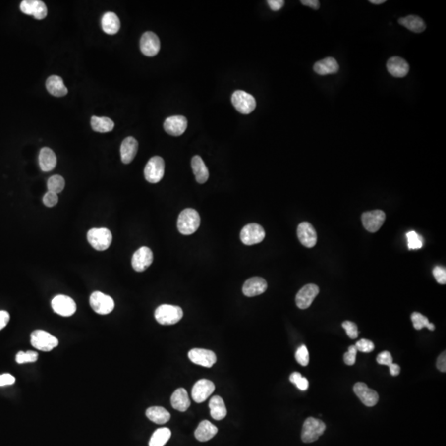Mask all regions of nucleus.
Segmentation results:
<instances>
[{
	"label": "nucleus",
	"mask_w": 446,
	"mask_h": 446,
	"mask_svg": "<svg viewBox=\"0 0 446 446\" xmlns=\"http://www.w3.org/2000/svg\"><path fill=\"white\" fill-rule=\"evenodd\" d=\"M200 225V216L193 208H186L178 216L177 226L181 234L192 235Z\"/></svg>",
	"instance_id": "nucleus-1"
},
{
	"label": "nucleus",
	"mask_w": 446,
	"mask_h": 446,
	"mask_svg": "<svg viewBox=\"0 0 446 446\" xmlns=\"http://www.w3.org/2000/svg\"><path fill=\"white\" fill-rule=\"evenodd\" d=\"M183 316V310L178 306L163 304L157 307L155 317L158 323L164 326L174 325L179 322Z\"/></svg>",
	"instance_id": "nucleus-2"
},
{
	"label": "nucleus",
	"mask_w": 446,
	"mask_h": 446,
	"mask_svg": "<svg viewBox=\"0 0 446 446\" xmlns=\"http://www.w3.org/2000/svg\"><path fill=\"white\" fill-rule=\"evenodd\" d=\"M87 239L92 247L103 251L111 245L112 235L108 228H92L87 233Z\"/></svg>",
	"instance_id": "nucleus-3"
},
{
	"label": "nucleus",
	"mask_w": 446,
	"mask_h": 446,
	"mask_svg": "<svg viewBox=\"0 0 446 446\" xmlns=\"http://www.w3.org/2000/svg\"><path fill=\"white\" fill-rule=\"evenodd\" d=\"M326 431V424L319 419L308 417L304 421L302 430V441L304 443H312L317 441Z\"/></svg>",
	"instance_id": "nucleus-4"
},
{
	"label": "nucleus",
	"mask_w": 446,
	"mask_h": 446,
	"mask_svg": "<svg viewBox=\"0 0 446 446\" xmlns=\"http://www.w3.org/2000/svg\"><path fill=\"white\" fill-rule=\"evenodd\" d=\"M31 343L32 346L42 351L48 352L59 344L58 339L54 335L42 330H36L31 334Z\"/></svg>",
	"instance_id": "nucleus-5"
},
{
	"label": "nucleus",
	"mask_w": 446,
	"mask_h": 446,
	"mask_svg": "<svg viewBox=\"0 0 446 446\" xmlns=\"http://www.w3.org/2000/svg\"><path fill=\"white\" fill-rule=\"evenodd\" d=\"M165 161L161 156H154L149 160L144 169V175L149 183H156L163 178Z\"/></svg>",
	"instance_id": "nucleus-6"
},
{
	"label": "nucleus",
	"mask_w": 446,
	"mask_h": 446,
	"mask_svg": "<svg viewBox=\"0 0 446 446\" xmlns=\"http://www.w3.org/2000/svg\"><path fill=\"white\" fill-rule=\"evenodd\" d=\"M231 103L235 109L242 114H250L256 107V101L251 94L242 90H236L231 96Z\"/></svg>",
	"instance_id": "nucleus-7"
},
{
	"label": "nucleus",
	"mask_w": 446,
	"mask_h": 446,
	"mask_svg": "<svg viewBox=\"0 0 446 446\" xmlns=\"http://www.w3.org/2000/svg\"><path fill=\"white\" fill-rule=\"evenodd\" d=\"M89 303L94 312L99 315L109 314L114 308V301L109 295L103 292H94L89 298Z\"/></svg>",
	"instance_id": "nucleus-8"
},
{
	"label": "nucleus",
	"mask_w": 446,
	"mask_h": 446,
	"mask_svg": "<svg viewBox=\"0 0 446 446\" xmlns=\"http://www.w3.org/2000/svg\"><path fill=\"white\" fill-rule=\"evenodd\" d=\"M240 240L246 245H255L262 242L265 237L264 228L257 223H250L245 225L240 231Z\"/></svg>",
	"instance_id": "nucleus-9"
},
{
	"label": "nucleus",
	"mask_w": 446,
	"mask_h": 446,
	"mask_svg": "<svg viewBox=\"0 0 446 446\" xmlns=\"http://www.w3.org/2000/svg\"><path fill=\"white\" fill-rule=\"evenodd\" d=\"M52 309L62 317H70L76 312V303L71 297L65 295H57L52 299Z\"/></svg>",
	"instance_id": "nucleus-10"
},
{
	"label": "nucleus",
	"mask_w": 446,
	"mask_h": 446,
	"mask_svg": "<svg viewBox=\"0 0 446 446\" xmlns=\"http://www.w3.org/2000/svg\"><path fill=\"white\" fill-rule=\"evenodd\" d=\"M362 223L364 228L369 232H376L384 225L386 214L384 211L374 210L363 213Z\"/></svg>",
	"instance_id": "nucleus-11"
},
{
	"label": "nucleus",
	"mask_w": 446,
	"mask_h": 446,
	"mask_svg": "<svg viewBox=\"0 0 446 446\" xmlns=\"http://www.w3.org/2000/svg\"><path fill=\"white\" fill-rule=\"evenodd\" d=\"M153 262V253L146 246L141 247L134 253L131 259V265L136 272H143Z\"/></svg>",
	"instance_id": "nucleus-12"
},
{
	"label": "nucleus",
	"mask_w": 446,
	"mask_h": 446,
	"mask_svg": "<svg viewBox=\"0 0 446 446\" xmlns=\"http://www.w3.org/2000/svg\"><path fill=\"white\" fill-rule=\"evenodd\" d=\"M188 359H190L193 364L205 368L213 367V364L217 362V355L214 352L209 349L195 348L191 349L190 351L188 352Z\"/></svg>",
	"instance_id": "nucleus-13"
},
{
	"label": "nucleus",
	"mask_w": 446,
	"mask_h": 446,
	"mask_svg": "<svg viewBox=\"0 0 446 446\" xmlns=\"http://www.w3.org/2000/svg\"><path fill=\"white\" fill-rule=\"evenodd\" d=\"M319 293V287L313 283L305 285L296 295V304L300 309H307Z\"/></svg>",
	"instance_id": "nucleus-14"
},
{
	"label": "nucleus",
	"mask_w": 446,
	"mask_h": 446,
	"mask_svg": "<svg viewBox=\"0 0 446 446\" xmlns=\"http://www.w3.org/2000/svg\"><path fill=\"white\" fill-rule=\"evenodd\" d=\"M140 48L146 56H155L161 49V42L154 32H146L142 35L140 41Z\"/></svg>",
	"instance_id": "nucleus-15"
},
{
	"label": "nucleus",
	"mask_w": 446,
	"mask_h": 446,
	"mask_svg": "<svg viewBox=\"0 0 446 446\" xmlns=\"http://www.w3.org/2000/svg\"><path fill=\"white\" fill-rule=\"evenodd\" d=\"M20 9L23 13L32 15L37 20L44 19L47 15V7L40 0H23L20 4Z\"/></svg>",
	"instance_id": "nucleus-16"
},
{
	"label": "nucleus",
	"mask_w": 446,
	"mask_h": 446,
	"mask_svg": "<svg viewBox=\"0 0 446 446\" xmlns=\"http://www.w3.org/2000/svg\"><path fill=\"white\" fill-rule=\"evenodd\" d=\"M297 237L305 247H314L317 241V231L311 223L303 222L297 226Z\"/></svg>",
	"instance_id": "nucleus-17"
},
{
	"label": "nucleus",
	"mask_w": 446,
	"mask_h": 446,
	"mask_svg": "<svg viewBox=\"0 0 446 446\" xmlns=\"http://www.w3.org/2000/svg\"><path fill=\"white\" fill-rule=\"evenodd\" d=\"M215 390V385L208 379H200L193 385L192 397L197 403L206 401Z\"/></svg>",
	"instance_id": "nucleus-18"
},
{
	"label": "nucleus",
	"mask_w": 446,
	"mask_h": 446,
	"mask_svg": "<svg viewBox=\"0 0 446 446\" xmlns=\"http://www.w3.org/2000/svg\"><path fill=\"white\" fill-rule=\"evenodd\" d=\"M354 391L362 403L367 406H374L379 401V394L376 391L369 389L366 384L359 382L354 384Z\"/></svg>",
	"instance_id": "nucleus-19"
},
{
	"label": "nucleus",
	"mask_w": 446,
	"mask_h": 446,
	"mask_svg": "<svg viewBox=\"0 0 446 446\" xmlns=\"http://www.w3.org/2000/svg\"><path fill=\"white\" fill-rule=\"evenodd\" d=\"M188 126V121L183 116H172L166 118L164 129L171 136H179L184 133Z\"/></svg>",
	"instance_id": "nucleus-20"
},
{
	"label": "nucleus",
	"mask_w": 446,
	"mask_h": 446,
	"mask_svg": "<svg viewBox=\"0 0 446 446\" xmlns=\"http://www.w3.org/2000/svg\"><path fill=\"white\" fill-rule=\"evenodd\" d=\"M267 287V282L263 278L253 277L245 281L242 292L246 297H255L264 293Z\"/></svg>",
	"instance_id": "nucleus-21"
},
{
	"label": "nucleus",
	"mask_w": 446,
	"mask_h": 446,
	"mask_svg": "<svg viewBox=\"0 0 446 446\" xmlns=\"http://www.w3.org/2000/svg\"><path fill=\"white\" fill-rule=\"evenodd\" d=\"M387 69L389 74L396 78H403L408 74L409 64L407 62L399 56L391 57L387 62Z\"/></svg>",
	"instance_id": "nucleus-22"
},
{
	"label": "nucleus",
	"mask_w": 446,
	"mask_h": 446,
	"mask_svg": "<svg viewBox=\"0 0 446 446\" xmlns=\"http://www.w3.org/2000/svg\"><path fill=\"white\" fill-rule=\"evenodd\" d=\"M138 150V142L132 136H128L121 142V159L122 163L130 164L133 161Z\"/></svg>",
	"instance_id": "nucleus-23"
},
{
	"label": "nucleus",
	"mask_w": 446,
	"mask_h": 446,
	"mask_svg": "<svg viewBox=\"0 0 446 446\" xmlns=\"http://www.w3.org/2000/svg\"><path fill=\"white\" fill-rule=\"evenodd\" d=\"M218 429L210 421H201L194 432L195 438L200 442H206L210 441L218 433Z\"/></svg>",
	"instance_id": "nucleus-24"
},
{
	"label": "nucleus",
	"mask_w": 446,
	"mask_h": 446,
	"mask_svg": "<svg viewBox=\"0 0 446 446\" xmlns=\"http://www.w3.org/2000/svg\"><path fill=\"white\" fill-rule=\"evenodd\" d=\"M314 71L319 75H328L335 74L339 71V64L336 59L332 57H327L325 59L316 62L313 66Z\"/></svg>",
	"instance_id": "nucleus-25"
},
{
	"label": "nucleus",
	"mask_w": 446,
	"mask_h": 446,
	"mask_svg": "<svg viewBox=\"0 0 446 446\" xmlns=\"http://www.w3.org/2000/svg\"><path fill=\"white\" fill-rule=\"evenodd\" d=\"M57 158L54 151L48 147H43L40 151V168L44 172H49L54 169L56 166Z\"/></svg>",
	"instance_id": "nucleus-26"
},
{
	"label": "nucleus",
	"mask_w": 446,
	"mask_h": 446,
	"mask_svg": "<svg viewBox=\"0 0 446 446\" xmlns=\"http://www.w3.org/2000/svg\"><path fill=\"white\" fill-rule=\"evenodd\" d=\"M170 401L173 408L179 411H186L190 406V400L184 389H176L171 396Z\"/></svg>",
	"instance_id": "nucleus-27"
},
{
	"label": "nucleus",
	"mask_w": 446,
	"mask_h": 446,
	"mask_svg": "<svg viewBox=\"0 0 446 446\" xmlns=\"http://www.w3.org/2000/svg\"><path fill=\"white\" fill-rule=\"evenodd\" d=\"M46 87L47 91L55 97H63L68 94V89L64 81L58 75H52L47 79Z\"/></svg>",
	"instance_id": "nucleus-28"
},
{
	"label": "nucleus",
	"mask_w": 446,
	"mask_h": 446,
	"mask_svg": "<svg viewBox=\"0 0 446 446\" xmlns=\"http://www.w3.org/2000/svg\"><path fill=\"white\" fill-rule=\"evenodd\" d=\"M121 22L116 13L107 12L102 17V28L107 34L114 35L118 32Z\"/></svg>",
	"instance_id": "nucleus-29"
},
{
	"label": "nucleus",
	"mask_w": 446,
	"mask_h": 446,
	"mask_svg": "<svg viewBox=\"0 0 446 446\" xmlns=\"http://www.w3.org/2000/svg\"><path fill=\"white\" fill-rule=\"evenodd\" d=\"M191 165L197 182L199 183H206L209 178V172L203 159L199 156H193Z\"/></svg>",
	"instance_id": "nucleus-30"
},
{
	"label": "nucleus",
	"mask_w": 446,
	"mask_h": 446,
	"mask_svg": "<svg viewBox=\"0 0 446 446\" xmlns=\"http://www.w3.org/2000/svg\"><path fill=\"white\" fill-rule=\"evenodd\" d=\"M146 415L149 420L159 425H163L168 422L170 419V414L166 408L161 406H151L146 411Z\"/></svg>",
	"instance_id": "nucleus-31"
},
{
	"label": "nucleus",
	"mask_w": 446,
	"mask_h": 446,
	"mask_svg": "<svg viewBox=\"0 0 446 446\" xmlns=\"http://www.w3.org/2000/svg\"><path fill=\"white\" fill-rule=\"evenodd\" d=\"M211 416L214 420L221 421L226 416V408L223 399L220 396H213L209 401Z\"/></svg>",
	"instance_id": "nucleus-32"
},
{
	"label": "nucleus",
	"mask_w": 446,
	"mask_h": 446,
	"mask_svg": "<svg viewBox=\"0 0 446 446\" xmlns=\"http://www.w3.org/2000/svg\"><path fill=\"white\" fill-rule=\"evenodd\" d=\"M399 24L406 27L411 32L420 33L426 29V24L421 17L415 15H409L398 20Z\"/></svg>",
	"instance_id": "nucleus-33"
},
{
	"label": "nucleus",
	"mask_w": 446,
	"mask_h": 446,
	"mask_svg": "<svg viewBox=\"0 0 446 446\" xmlns=\"http://www.w3.org/2000/svg\"><path fill=\"white\" fill-rule=\"evenodd\" d=\"M91 126L93 130L100 133H106L112 131L114 122L112 119L106 116H93L91 117Z\"/></svg>",
	"instance_id": "nucleus-34"
},
{
	"label": "nucleus",
	"mask_w": 446,
	"mask_h": 446,
	"mask_svg": "<svg viewBox=\"0 0 446 446\" xmlns=\"http://www.w3.org/2000/svg\"><path fill=\"white\" fill-rule=\"evenodd\" d=\"M171 437V431L168 428H159L154 432L149 441V446H165Z\"/></svg>",
	"instance_id": "nucleus-35"
},
{
	"label": "nucleus",
	"mask_w": 446,
	"mask_h": 446,
	"mask_svg": "<svg viewBox=\"0 0 446 446\" xmlns=\"http://www.w3.org/2000/svg\"><path fill=\"white\" fill-rule=\"evenodd\" d=\"M411 321L413 323L414 328L416 330H421L424 327H427L430 331L435 330V326L429 322L428 318L419 312H413L411 316Z\"/></svg>",
	"instance_id": "nucleus-36"
},
{
	"label": "nucleus",
	"mask_w": 446,
	"mask_h": 446,
	"mask_svg": "<svg viewBox=\"0 0 446 446\" xmlns=\"http://www.w3.org/2000/svg\"><path fill=\"white\" fill-rule=\"evenodd\" d=\"M64 179L62 176L59 174L52 175L50 177L47 181V188L50 192H53L55 193H59L63 191L64 188Z\"/></svg>",
	"instance_id": "nucleus-37"
},
{
	"label": "nucleus",
	"mask_w": 446,
	"mask_h": 446,
	"mask_svg": "<svg viewBox=\"0 0 446 446\" xmlns=\"http://www.w3.org/2000/svg\"><path fill=\"white\" fill-rule=\"evenodd\" d=\"M289 380L292 384H295L297 389L301 391H306L309 387L308 380L306 378H303L302 374L297 372H294L290 375Z\"/></svg>",
	"instance_id": "nucleus-38"
},
{
	"label": "nucleus",
	"mask_w": 446,
	"mask_h": 446,
	"mask_svg": "<svg viewBox=\"0 0 446 446\" xmlns=\"http://www.w3.org/2000/svg\"><path fill=\"white\" fill-rule=\"evenodd\" d=\"M38 359V354L35 351H19L16 355V361L18 364L33 363Z\"/></svg>",
	"instance_id": "nucleus-39"
},
{
	"label": "nucleus",
	"mask_w": 446,
	"mask_h": 446,
	"mask_svg": "<svg viewBox=\"0 0 446 446\" xmlns=\"http://www.w3.org/2000/svg\"><path fill=\"white\" fill-rule=\"evenodd\" d=\"M295 359L302 366H307L309 363V353L306 345L302 344L297 349L295 353Z\"/></svg>",
	"instance_id": "nucleus-40"
},
{
	"label": "nucleus",
	"mask_w": 446,
	"mask_h": 446,
	"mask_svg": "<svg viewBox=\"0 0 446 446\" xmlns=\"http://www.w3.org/2000/svg\"><path fill=\"white\" fill-rule=\"evenodd\" d=\"M406 237L408 240V247L410 250H416L421 249L423 246V242L421 236L416 231H410L406 234Z\"/></svg>",
	"instance_id": "nucleus-41"
},
{
	"label": "nucleus",
	"mask_w": 446,
	"mask_h": 446,
	"mask_svg": "<svg viewBox=\"0 0 446 446\" xmlns=\"http://www.w3.org/2000/svg\"><path fill=\"white\" fill-rule=\"evenodd\" d=\"M342 327L345 330L346 334L350 339H356L359 334L358 332V327L354 322H349V321H345L342 323Z\"/></svg>",
	"instance_id": "nucleus-42"
},
{
	"label": "nucleus",
	"mask_w": 446,
	"mask_h": 446,
	"mask_svg": "<svg viewBox=\"0 0 446 446\" xmlns=\"http://www.w3.org/2000/svg\"><path fill=\"white\" fill-rule=\"evenodd\" d=\"M357 350L364 353H370L374 349V344L369 339H362L355 344Z\"/></svg>",
	"instance_id": "nucleus-43"
},
{
	"label": "nucleus",
	"mask_w": 446,
	"mask_h": 446,
	"mask_svg": "<svg viewBox=\"0 0 446 446\" xmlns=\"http://www.w3.org/2000/svg\"><path fill=\"white\" fill-rule=\"evenodd\" d=\"M356 347L355 345H350L348 349V351L344 354V361L347 365H354L356 361L357 355Z\"/></svg>",
	"instance_id": "nucleus-44"
},
{
	"label": "nucleus",
	"mask_w": 446,
	"mask_h": 446,
	"mask_svg": "<svg viewBox=\"0 0 446 446\" xmlns=\"http://www.w3.org/2000/svg\"><path fill=\"white\" fill-rule=\"evenodd\" d=\"M42 201H43L45 206H47L48 208H52V207L56 205L57 203H58V196H57L56 193L48 191L45 194Z\"/></svg>",
	"instance_id": "nucleus-45"
},
{
	"label": "nucleus",
	"mask_w": 446,
	"mask_h": 446,
	"mask_svg": "<svg viewBox=\"0 0 446 446\" xmlns=\"http://www.w3.org/2000/svg\"><path fill=\"white\" fill-rule=\"evenodd\" d=\"M433 275L436 281L440 284H446V270L441 266H436L433 270Z\"/></svg>",
	"instance_id": "nucleus-46"
},
{
	"label": "nucleus",
	"mask_w": 446,
	"mask_h": 446,
	"mask_svg": "<svg viewBox=\"0 0 446 446\" xmlns=\"http://www.w3.org/2000/svg\"><path fill=\"white\" fill-rule=\"evenodd\" d=\"M376 359L377 362L379 364H382V365H387V366L390 367L391 364H393L392 363V357H391L390 352L389 351L382 352L377 356Z\"/></svg>",
	"instance_id": "nucleus-47"
},
{
	"label": "nucleus",
	"mask_w": 446,
	"mask_h": 446,
	"mask_svg": "<svg viewBox=\"0 0 446 446\" xmlns=\"http://www.w3.org/2000/svg\"><path fill=\"white\" fill-rule=\"evenodd\" d=\"M16 379L14 377L9 374H0V387L12 385Z\"/></svg>",
	"instance_id": "nucleus-48"
},
{
	"label": "nucleus",
	"mask_w": 446,
	"mask_h": 446,
	"mask_svg": "<svg viewBox=\"0 0 446 446\" xmlns=\"http://www.w3.org/2000/svg\"><path fill=\"white\" fill-rule=\"evenodd\" d=\"M436 366H437V369L440 370L441 372H443V373H446V351H444L442 354L439 356L438 359H437V363H436Z\"/></svg>",
	"instance_id": "nucleus-49"
},
{
	"label": "nucleus",
	"mask_w": 446,
	"mask_h": 446,
	"mask_svg": "<svg viewBox=\"0 0 446 446\" xmlns=\"http://www.w3.org/2000/svg\"><path fill=\"white\" fill-rule=\"evenodd\" d=\"M267 3L273 11H279L283 7L284 1L283 0H269L267 1Z\"/></svg>",
	"instance_id": "nucleus-50"
},
{
	"label": "nucleus",
	"mask_w": 446,
	"mask_h": 446,
	"mask_svg": "<svg viewBox=\"0 0 446 446\" xmlns=\"http://www.w3.org/2000/svg\"><path fill=\"white\" fill-rule=\"evenodd\" d=\"M10 316L6 311H0V330L3 329L9 322Z\"/></svg>",
	"instance_id": "nucleus-51"
},
{
	"label": "nucleus",
	"mask_w": 446,
	"mask_h": 446,
	"mask_svg": "<svg viewBox=\"0 0 446 446\" xmlns=\"http://www.w3.org/2000/svg\"><path fill=\"white\" fill-rule=\"evenodd\" d=\"M301 2L305 6H308L315 10L318 9L320 7V2L318 0H302Z\"/></svg>",
	"instance_id": "nucleus-52"
},
{
	"label": "nucleus",
	"mask_w": 446,
	"mask_h": 446,
	"mask_svg": "<svg viewBox=\"0 0 446 446\" xmlns=\"http://www.w3.org/2000/svg\"><path fill=\"white\" fill-rule=\"evenodd\" d=\"M389 370H390V374H391V376H397L400 374L401 368H400L398 364H392L391 366L389 367Z\"/></svg>",
	"instance_id": "nucleus-53"
},
{
	"label": "nucleus",
	"mask_w": 446,
	"mask_h": 446,
	"mask_svg": "<svg viewBox=\"0 0 446 446\" xmlns=\"http://www.w3.org/2000/svg\"><path fill=\"white\" fill-rule=\"evenodd\" d=\"M369 2L373 3V4H381V3H384L386 1L385 0H370Z\"/></svg>",
	"instance_id": "nucleus-54"
}]
</instances>
